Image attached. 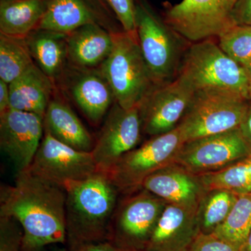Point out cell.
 <instances>
[{
    "label": "cell",
    "mask_w": 251,
    "mask_h": 251,
    "mask_svg": "<svg viewBox=\"0 0 251 251\" xmlns=\"http://www.w3.org/2000/svg\"><path fill=\"white\" fill-rule=\"evenodd\" d=\"M66 203L64 188L29 171L16 175L14 185L0 188V216L14 218L22 226V251L65 242Z\"/></svg>",
    "instance_id": "cell-1"
},
{
    "label": "cell",
    "mask_w": 251,
    "mask_h": 251,
    "mask_svg": "<svg viewBox=\"0 0 251 251\" xmlns=\"http://www.w3.org/2000/svg\"><path fill=\"white\" fill-rule=\"evenodd\" d=\"M64 188L67 237L72 250L82 244L107 240L120 193L110 173L97 171L85 179L67 183Z\"/></svg>",
    "instance_id": "cell-2"
},
{
    "label": "cell",
    "mask_w": 251,
    "mask_h": 251,
    "mask_svg": "<svg viewBox=\"0 0 251 251\" xmlns=\"http://www.w3.org/2000/svg\"><path fill=\"white\" fill-rule=\"evenodd\" d=\"M176 77L195 93L227 91L249 100L251 78L245 68L225 53L211 39L195 42L188 47Z\"/></svg>",
    "instance_id": "cell-3"
},
{
    "label": "cell",
    "mask_w": 251,
    "mask_h": 251,
    "mask_svg": "<svg viewBox=\"0 0 251 251\" xmlns=\"http://www.w3.org/2000/svg\"><path fill=\"white\" fill-rule=\"evenodd\" d=\"M98 69L111 87L115 102L125 109L139 106L156 85L136 34L115 33L112 52Z\"/></svg>",
    "instance_id": "cell-4"
},
{
    "label": "cell",
    "mask_w": 251,
    "mask_h": 251,
    "mask_svg": "<svg viewBox=\"0 0 251 251\" xmlns=\"http://www.w3.org/2000/svg\"><path fill=\"white\" fill-rule=\"evenodd\" d=\"M137 38L156 85L177 76L182 53L183 39L158 14L147 0H135Z\"/></svg>",
    "instance_id": "cell-5"
},
{
    "label": "cell",
    "mask_w": 251,
    "mask_h": 251,
    "mask_svg": "<svg viewBox=\"0 0 251 251\" xmlns=\"http://www.w3.org/2000/svg\"><path fill=\"white\" fill-rule=\"evenodd\" d=\"M250 100L227 91L196 92L179 125L186 142L239 128Z\"/></svg>",
    "instance_id": "cell-6"
},
{
    "label": "cell",
    "mask_w": 251,
    "mask_h": 251,
    "mask_svg": "<svg viewBox=\"0 0 251 251\" xmlns=\"http://www.w3.org/2000/svg\"><path fill=\"white\" fill-rule=\"evenodd\" d=\"M184 143L178 126L168 133L151 137L117 162L109 173L112 181L120 193L129 195L139 191L149 176L175 163Z\"/></svg>",
    "instance_id": "cell-7"
},
{
    "label": "cell",
    "mask_w": 251,
    "mask_h": 251,
    "mask_svg": "<svg viewBox=\"0 0 251 251\" xmlns=\"http://www.w3.org/2000/svg\"><path fill=\"white\" fill-rule=\"evenodd\" d=\"M117 204L108 239L122 251H144L167 204L141 188Z\"/></svg>",
    "instance_id": "cell-8"
},
{
    "label": "cell",
    "mask_w": 251,
    "mask_h": 251,
    "mask_svg": "<svg viewBox=\"0 0 251 251\" xmlns=\"http://www.w3.org/2000/svg\"><path fill=\"white\" fill-rule=\"evenodd\" d=\"M237 0H182L167 9L164 21L184 39L198 42L218 37L235 26Z\"/></svg>",
    "instance_id": "cell-9"
},
{
    "label": "cell",
    "mask_w": 251,
    "mask_h": 251,
    "mask_svg": "<svg viewBox=\"0 0 251 251\" xmlns=\"http://www.w3.org/2000/svg\"><path fill=\"white\" fill-rule=\"evenodd\" d=\"M251 155L239 128L186 142L175 163L196 175L221 171Z\"/></svg>",
    "instance_id": "cell-10"
},
{
    "label": "cell",
    "mask_w": 251,
    "mask_h": 251,
    "mask_svg": "<svg viewBox=\"0 0 251 251\" xmlns=\"http://www.w3.org/2000/svg\"><path fill=\"white\" fill-rule=\"evenodd\" d=\"M142 131L139 106L125 109L115 102L91 151L97 170L110 173L126 153L136 148Z\"/></svg>",
    "instance_id": "cell-11"
},
{
    "label": "cell",
    "mask_w": 251,
    "mask_h": 251,
    "mask_svg": "<svg viewBox=\"0 0 251 251\" xmlns=\"http://www.w3.org/2000/svg\"><path fill=\"white\" fill-rule=\"evenodd\" d=\"M27 171L64 188L67 183L85 179L98 170L92 153L79 151L61 143L44 130Z\"/></svg>",
    "instance_id": "cell-12"
},
{
    "label": "cell",
    "mask_w": 251,
    "mask_h": 251,
    "mask_svg": "<svg viewBox=\"0 0 251 251\" xmlns=\"http://www.w3.org/2000/svg\"><path fill=\"white\" fill-rule=\"evenodd\" d=\"M194 94L177 77L171 82L155 85L139 105L144 133L153 137L175 129Z\"/></svg>",
    "instance_id": "cell-13"
},
{
    "label": "cell",
    "mask_w": 251,
    "mask_h": 251,
    "mask_svg": "<svg viewBox=\"0 0 251 251\" xmlns=\"http://www.w3.org/2000/svg\"><path fill=\"white\" fill-rule=\"evenodd\" d=\"M44 135V118L36 114L11 108L0 115V147L16 175L29 169Z\"/></svg>",
    "instance_id": "cell-14"
},
{
    "label": "cell",
    "mask_w": 251,
    "mask_h": 251,
    "mask_svg": "<svg viewBox=\"0 0 251 251\" xmlns=\"http://www.w3.org/2000/svg\"><path fill=\"white\" fill-rule=\"evenodd\" d=\"M111 11L105 0H49L37 29L69 34L85 25L97 24L112 33L123 31L115 26Z\"/></svg>",
    "instance_id": "cell-15"
},
{
    "label": "cell",
    "mask_w": 251,
    "mask_h": 251,
    "mask_svg": "<svg viewBox=\"0 0 251 251\" xmlns=\"http://www.w3.org/2000/svg\"><path fill=\"white\" fill-rule=\"evenodd\" d=\"M62 77H67L66 88L87 120L93 125L100 123L115 100L111 87L98 68L85 69L68 64Z\"/></svg>",
    "instance_id": "cell-16"
},
{
    "label": "cell",
    "mask_w": 251,
    "mask_h": 251,
    "mask_svg": "<svg viewBox=\"0 0 251 251\" xmlns=\"http://www.w3.org/2000/svg\"><path fill=\"white\" fill-rule=\"evenodd\" d=\"M201 233L197 209L167 203L144 251H188Z\"/></svg>",
    "instance_id": "cell-17"
},
{
    "label": "cell",
    "mask_w": 251,
    "mask_h": 251,
    "mask_svg": "<svg viewBox=\"0 0 251 251\" xmlns=\"http://www.w3.org/2000/svg\"><path fill=\"white\" fill-rule=\"evenodd\" d=\"M142 188L167 203L193 209H197L206 192L199 175L175 163L149 176Z\"/></svg>",
    "instance_id": "cell-18"
},
{
    "label": "cell",
    "mask_w": 251,
    "mask_h": 251,
    "mask_svg": "<svg viewBox=\"0 0 251 251\" xmlns=\"http://www.w3.org/2000/svg\"><path fill=\"white\" fill-rule=\"evenodd\" d=\"M114 34L97 24L85 25L67 34L69 64L85 69L100 67L112 52Z\"/></svg>",
    "instance_id": "cell-19"
},
{
    "label": "cell",
    "mask_w": 251,
    "mask_h": 251,
    "mask_svg": "<svg viewBox=\"0 0 251 251\" xmlns=\"http://www.w3.org/2000/svg\"><path fill=\"white\" fill-rule=\"evenodd\" d=\"M54 85L55 82L33 64L9 84L11 108L31 112L44 118L53 98Z\"/></svg>",
    "instance_id": "cell-20"
},
{
    "label": "cell",
    "mask_w": 251,
    "mask_h": 251,
    "mask_svg": "<svg viewBox=\"0 0 251 251\" xmlns=\"http://www.w3.org/2000/svg\"><path fill=\"white\" fill-rule=\"evenodd\" d=\"M44 130L61 143L79 151L91 152L94 141L74 110L62 99L53 97L44 117Z\"/></svg>",
    "instance_id": "cell-21"
},
{
    "label": "cell",
    "mask_w": 251,
    "mask_h": 251,
    "mask_svg": "<svg viewBox=\"0 0 251 251\" xmlns=\"http://www.w3.org/2000/svg\"><path fill=\"white\" fill-rule=\"evenodd\" d=\"M25 39L34 64L53 82L60 80L69 64L67 34L36 29Z\"/></svg>",
    "instance_id": "cell-22"
},
{
    "label": "cell",
    "mask_w": 251,
    "mask_h": 251,
    "mask_svg": "<svg viewBox=\"0 0 251 251\" xmlns=\"http://www.w3.org/2000/svg\"><path fill=\"white\" fill-rule=\"evenodd\" d=\"M49 0H0V34L26 37L39 27Z\"/></svg>",
    "instance_id": "cell-23"
},
{
    "label": "cell",
    "mask_w": 251,
    "mask_h": 251,
    "mask_svg": "<svg viewBox=\"0 0 251 251\" xmlns=\"http://www.w3.org/2000/svg\"><path fill=\"white\" fill-rule=\"evenodd\" d=\"M238 198L237 194L227 190L206 191L197 208V219L201 233H214L227 219Z\"/></svg>",
    "instance_id": "cell-24"
},
{
    "label": "cell",
    "mask_w": 251,
    "mask_h": 251,
    "mask_svg": "<svg viewBox=\"0 0 251 251\" xmlns=\"http://www.w3.org/2000/svg\"><path fill=\"white\" fill-rule=\"evenodd\" d=\"M34 64L25 37L0 34V80L9 84Z\"/></svg>",
    "instance_id": "cell-25"
},
{
    "label": "cell",
    "mask_w": 251,
    "mask_h": 251,
    "mask_svg": "<svg viewBox=\"0 0 251 251\" xmlns=\"http://www.w3.org/2000/svg\"><path fill=\"white\" fill-rule=\"evenodd\" d=\"M206 191L224 189L238 196L251 193V155L221 171L199 175Z\"/></svg>",
    "instance_id": "cell-26"
},
{
    "label": "cell",
    "mask_w": 251,
    "mask_h": 251,
    "mask_svg": "<svg viewBox=\"0 0 251 251\" xmlns=\"http://www.w3.org/2000/svg\"><path fill=\"white\" fill-rule=\"evenodd\" d=\"M251 229V193L240 195L226 221L214 233L240 249Z\"/></svg>",
    "instance_id": "cell-27"
},
{
    "label": "cell",
    "mask_w": 251,
    "mask_h": 251,
    "mask_svg": "<svg viewBox=\"0 0 251 251\" xmlns=\"http://www.w3.org/2000/svg\"><path fill=\"white\" fill-rule=\"evenodd\" d=\"M218 38L225 53L243 67H247L251 61V26H234Z\"/></svg>",
    "instance_id": "cell-28"
},
{
    "label": "cell",
    "mask_w": 251,
    "mask_h": 251,
    "mask_svg": "<svg viewBox=\"0 0 251 251\" xmlns=\"http://www.w3.org/2000/svg\"><path fill=\"white\" fill-rule=\"evenodd\" d=\"M23 229L16 219L0 216V251H22Z\"/></svg>",
    "instance_id": "cell-29"
},
{
    "label": "cell",
    "mask_w": 251,
    "mask_h": 251,
    "mask_svg": "<svg viewBox=\"0 0 251 251\" xmlns=\"http://www.w3.org/2000/svg\"><path fill=\"white\" fill-rule=\"evenodd\" d=\"M126 32L136 34L135 0H105Z\"/></svg>",
    "instance_id": "cell-30"
},
{
    "label": "cell",
    "mask_w": 251,
    "mask_h": 251,
    "mask_svg": "<svg viewBox=\"0 0 251 251\" xmlns=\"http://www.w3.org/2000/svg\"><path fill=\"white\" fill-rule=\"evenodd\" d=\"M239 248L216 234L201 233L188 251H239Z\"/></svg>",
    "instance_id": "cell-31"
},
{
    "label": "cell",
    "mask_w": 251,
    "mask_h": 251,
    "mask_svg": "<svg viewBox=\"0 0 251 251\" xmlns=\"http://www.w3.org/2000/svg\"><path fill=\"white\" fill-rule=\"evenodd\" d=\"M232 20L235 25L251 26V0H237Z\"/></svg>",
    "instance_id": "cell-32"
},
{
    "label": "cell",
    "mask_w": 251,
    "mask_h": 251,
    "mask_svg": "<svg viewBox=\"0 0 251 251\" xmlns=\"http://www.w3.org/2000/svg\"><path fill=\"white\" fill-rule=\"evenodd\" d=\"M73 251H122L108 241L82 244Z\"/></svg>",
    "instance_id": "cell-33"
},
{
    "label": "cell",
    "mask_w": 251,
    "mask_h": 251,
    "mask_svg": "<svg viewBox=\"0 0 251 251\" xmlns=\"http://www.w3.org/2000/svg\"><path fill=\"white\" fill-rule=\"evenodd\" d=\"M239 129L249 146L251 149V100L248 107Z\"/></svg>",
    "instance_id": "cell-34"
},
{
    "label": "cell",
    "mask_w": 251,
    "mask_h": 251,
    "mask_svg": "<svg viewBox=\"0 0 251 251\" xmlns=\"http://www.w3.org/2000/svg\"><path fill=\"white\" fill-rule=\"evenodd\" d=\"M11 109L9 83L0 80V115Z\"/></svg>",
    "instance_id": "cell-35"
},
{
    "label": "cell",
    "mask_w": 251,
    "mask_h": 251,
    "mask_svg": "<svg viewBox=\"0 0 251 251\" xmlns=\"http://www.w3.org/2000/svg\"><path fill=\"white\" fill-rule=\"evenodd\" d=\"M239 251H251V229Z\"/></svg>",
    "instance_id": "cell-36"
},
{
    "label": "cell",
    "mask_w": 251,
    "mask_h": 251,
    "mask_svg": "<svg viewBox=\"0 0 251 251\" xmlns=\"http://www.w3.org/2000/svg\"><path fill=\"white\" fill-rule=\"evenodd\" d=\"M246 71H247L248 75H249L251 80V61L249 62V64H248L247 67H245Z\"/></svg>",
    "instance_id": "cell-37"
},
{
    "label": "cell",
    "mask_w": 251,
    "mask_h": 251,
    "mask_svg": "<svg viewBox=\"0 0 251 251\" xmlns=\"http://www.w3.org/2000/svg\"><path fill=\"white\" fill-rule=\"evenodd\" d=\"M249 100H251V80L250 82V85H249Z\"/></svg>",
    "instance_id": "cell-38"
},
{
    "label": "cell",
    "mask_w": 251,
    "mask_h": 251,
    "mask_svg": "<svg viewBox=\"0 0 251 251\" xmlns=\"http://www.w3.org/2000/svg\"><path fill=\"white\" fill-rule=\"evenodd\" d=\"M54 251H67L64 249H56V250H54Z\"/></svg>",
    "instance_id": "cell-39"
}]
</instances>
